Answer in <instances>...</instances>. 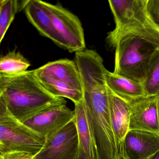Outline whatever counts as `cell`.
<instances>
[{
  "instance_id": "6da1fadb",
  "label": "cell",
  "mask_w": 159,
  "mask_h": 159,
  "mask_svg": "<svg viewBox=\"0 0 159 159\" xmlns=\"http://www.w3.org/2000/svg\"><path fill=\"white\" fill-rule=\"evenodd\" d=\"M3 77L2 93L5 101L11 114L21 122L45 108L66 104L64 98L53 96L42 86L33 70Z\"/></svg>"
},
{
  "instance_id": "7a4b0ae2",
  "label": "cell",
  "mask_w": 159,
  "mask_h": 159,
  "mask_svg": "<svg viewBox=\"0 0 159 159\" xmlns=\"http://www.w3.org/2000/svg\"><path fill=\"white\" fill-rule=\"evenodd\" d=\"M148 0L108 1L116 27L109 32L107 41L115 48L119 37L126 34L133 35L159 49V26L148 10Z\"/></svg>"
},
{
  "instance_id": "3957f363",
  "label": "cell",
  "mask_w": 159,
  "mask_h": 159,
  "mask_svg": "<svg viewBox=\"0 0 159 159\" xmlns=\"http://www.w3.org/2000/svg\"><path fill=\"white\" fill-rule=\"evenodd\" d=\"M114 73L143 84L155 50L154 46L130 34L119 37L115 46Z\"/></svg>"
},
{
  "instance_id": "277c9868",
  "label": "cell",
  "mask_w": 159,
  "mask_h": 159,
  "mask_svg": "<svg viewBox=\"0 0 159 159\" xmlns=\"http://www.w3.org/2000/svg\"><path fill=\"white\" fill-rule=\"evenodd\" d=\"M46 138L34 131L9 111L0 92V149L1 152L25 151L34 155L42 149Z\"/></svg>"
},
{
  "instance_id": "5b68a950",
  "label": "cell",
  "mask_w": 159,
  "mask_h": 159,
  "mask_svg": "<svg viewBox=\"0 0 159 159\" xmlns=\"http://www.w3.org/2000/svg\"><path fill=\"white\" fill-rule=\"evenodd\" d=\"M48 10L56 36L55 43L70 52L86 47L84 30L79 18L60 4L43 2Z\"/></svg>"
},
{
  "instance_id": "8992f818",
  "label": "cell",
  "mask_w": 159,
  "mask_h": 159,
  "mask_svg": "<svg viewBox=\"0 0 159 159\" xmlns=\"http://www.w3.org/2000/svg\"><path fill=\"white\" fill-rule=\"evenodd\" d=\"M75 116L74 111L63 104L43 109L21 122L46 139L74 120Z\"/></svg>"
},
{
  "instance_id": "52a82bcc",
  "label": "cell",
  "mask_w": 159,
  "mask_h": 159,
  "mask_svg": "<svg viewBox=\"0 0 159 159\" xmlns=\"http://www.w3.org/2000/svg\"><path fill=\"white\" fill-rule=\"evenodd\" d=\"M78 140L74 120L51 137L45 143L34 159H77Z\"/></svg>"
},
{
  "instance_id": "ba28073f",
  "label": "cell",
  "mask_w": 159,
  "mask_h": 159,
  "mask_svg": "<svg viewBox=\"0 0 159 159\" xmlns=\"http://www.w3.org/2000/svg\"><path fill=\"white\" fill-rule=\"evenodd\" d=\"M129 104V130L159 134V96H147Z\"/></svg>"
},
{
  "instance_id": "9c48e42d",
  "label": "cell",
  "mask_w": 159,
  "mask_h": 159,
  "mask_svg": "<svg viewBox=\"0 0 159 159\" xmlns=\"http://www.w3.org/2000/svg\"><path fill=\"white\" fill-rule=\"evenodd\" d=\"M159 150V133L131 130L123 140L120 159H148Z\"/></svg>"
},
{
  "instance_id": "30bf717a",
  "label": "cell",
  "mask_w": 159,
  "mask_h": 159,
  "mask_svg": "<svg viewBox=\"0 0 159 159\" xmlns=\"http://www.w3.org/2000/svg\"><path fill=\"white\" fill-rule=\"evenodd\" d=\"M33 72L35 77L49 78L82 91L79 71L73 61L63 59L50 62L33 70Z\"/></svg>"
},
{
  "instance_id": "8fae6325",
  "label": "cell",
  "mask_w": 159,
  "mask_h": 159,
  "mask_svg": "<svg viewBox=\"0 0 159 159\" xmlns=\"http://www.w3.org/2000/svg\"><path fill=\"white\" fill-rule=\"evenodd\" d=\"M75 105V116L74 121L76 126L78 140L77 159H98L96 144L83 101Z\"/></svg>"
},
{
  "instance_id": "7c38bea8",
  "label": "cell",
  "mask_w": 159,
  "mask_h": 159,
  "mask_svg": "<svg viewBox=\"0 0 159 159\" xmlns=\"http://www.w3.org/2000/svg\"><path fill=\"white\" fill-rule=\"evenodd\" d=\"M108 106L112 129L120 155L123 140L129 130L130 106L109 90Z\"/></svg>"
},
{
  "instance_id": "4fadbf2b",
  "label": "cell",
  "mask_w": 159,
  "mask_h": 159,
  "mask_svg": "<svg viewBox=\"0 0 159 159\" xmlns=\"http://www.w3.org/2000/svg\"><path fill=\"white\" fill-rule=\"evenodd\" d=\"M107 83L115 95L130 104L147 97L143 84L107 71Z\"/></svg>"
},
{
  "instance_id": "5bb4252c",
  "label": "cell",
  "mask_w": 159,
  "mask_h": 159,
  "mask_svg": "<svg viewBox=\"0 0 159 159\" xmlns=\"http://www.w3.org/2000/svg\"><path fill=\"white\" fill-rule=\"evenodd\" d=\"M29 21L40 34L55 43L56 36L48 10L40 0H28L24 8Z\"/></svg>"
},
{
  "instance_id": "9a60e30c",
  "label": "cell",
  "mask_w": 159,
  "mask_h": 159,
  "mask_svg": "<svg viewBox=\"0 0 159 159\" xmlns=\"http://www.w3.org/2000/svg\"><path fill=\"white\" fill-rule=\"evenodd\" d=\"M30 62L20 52L10 51L0 56V75L3 76H13L27 71L30 66Z\"/></svg>"
},
{
  "instance_id": "2e32d148",
  "label": "cell",
  "mask_w": 159,
  "mask_h": 159,
  "mask_svg": "<svg viewBox=\"0 0 159 159\" xmlns=\"http://www.w3.org/2000/svg\"><path fill=\"white\" fill-rule=\"evenodd\" d=\"M36 78L42 86L53 96L67 98L71 101L75 105L83 101L82 91L67 84L45 77H36Z\"/></svg>"
},
{
  "instance_id": "e0dca14e",
  "label": "cell",
  "mask_w": 159,
  "mask_h": 159,
  "mask_svg": "<svg viewBox=\"0 0 159 159\" xmlns=\"http://www.w3.org/2000/svg\"><path fill=\"white\" fill-rule=\"evenodd\" d=\"M28 1L0 0V44L16 14L24 9Z\"/></svg>"
},
{
  "instance_id": "ac0fdd59",
  "label": "cell",
  "mask_w": 159,
  "mask_h": 159,
  "mask_svg": "<svg viewBox=\"0 0 159 159\" xmlns=\"http://www.w3.org/2000/svg\"><path fill=\"white\" fill-rule=\"evenodd\" d=\"M147 96H159V49H157L149 63L146 78L143 84Z\"/></svg>"
},
{
  "instance_id": "d6986e66",
  "label": "cell",
  "mask_w": 159,
  "mask_h": 159,
  "mask_svg": "<svg viewBox=\"0 0 159 159\" xmlns=\"http://www.w3.org/2000/svg\"><path fill=\"white\" fill-rule=\"evenodd\" d=\"M35 156L30 152L13 151L1 153V159H34Z\"/></svg>"
},
{
  "instance_id": "ffe728a7",
  "label": "cell",
  "mask_w": 159,
  "mask_h": 159,
  "mask_svg": "<svg viewBox=\"0 0 159 159\" xmlns=\"http://www.w3.org/2000/svg\"><path fill=\"white\" fill-rule=\"evenodd\" d=\"M147 7L152 19L159 26V0H148Z\"/></svg>"
},
{
  "instance_id": "44dd1931",
  "label": "cell",
  "mask_w": 159,
  "mask_h": 159,
  "mask_svg": "<svg viewBox=\"0 0 159 159\" xmlns=\"http://www.w3.org/2000/svg\"><path fill=\"white\" fill-rule=\"evenodd\" d=\"M4 82V77L0 75V92L2 91L3 84Z\"/></svg>"
},
{
  "instance_id": "7402d4cb",
  "label": "cell",
  "mask_w": 159,
  "mask_h": 159,
  "mask_svg": "<svg viewBox=\"0 0 159 159\" xmlns=\"http://www.w3.org/2000/svg\"><path fill=\"white\" fill-rule=\"evenodd\" d=\"M148 159H159V150Z\"/></svg>"
},
{
  "instance_id": "603a6c76",
  "label": "cell",
  "mask_w": 159,
  "mask_h": 159,
  "mask_svg": "<svg viewBox=\"0 0 159 159\" xmlns=\"http://www.w3.org/2000/svg\"><path fill=\"white\" fill-rule=\"evenodd\" d=\"M1 153L2 152H1V149H0V159H1Z\"/></svg>"
}]
</instances>
